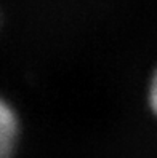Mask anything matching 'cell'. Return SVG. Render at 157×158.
<instances>
[{
    "label": "cell",
    "instance_id": "1",
    "mask_svg": "<svg viewBox=\"0 0 157 158\" xmlns=\"http://www.w3.org/2000/svg\"><path fill=\"white\" fill-rule=\"evenodd\" d=\"M18 139V118L15 110L0 98V158H11Z\"/></svg>",
    "mask_w": 157,
    "mask_h": 158
},
{
    "label": "cell",
    "instance_id": "2",
    "mask_svg": "<svg viewBox=\"0 0 157 158\" xmlns=\"http://www.w3.org/2000/svg\"><path fill=\"white\" fill-rule=\"evenodd\" d=\"M149 104H151V109L152 112L157 115V70L152 77V81H151V89H149Z\"/></svg>",
    "mask_w": 157,
    "mask_h": 158
}]
</instances>
